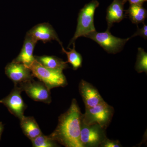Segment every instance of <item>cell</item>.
Instances as JSON below:
<instances>
[{"label":"cell","instance_id":"ac0fdd59","mask_svg":"<svg viewBox=\"0 0 147 147\" xmlns=\"http://www.w3.org/2000/svg\"><path fill=\"white\" fill-rule=\"evenodd\" d=\"M33 147H56L59 146L57 142L50 138L49 136H45L42 133L35 139L31 140Z\"/></svg>","mask_w":147,"mask_h":147},{"label":"cell","instance_id":"d6986e66","mask_svg":"<svg viewBox=\"0 0 147 147\" xmlns=\"http://www.w3.org/2000/svg\"><path fill=\"white\" fill-rule=\"evenodd\" d=\"M135 70L139 73H147V53L141 47L138 48Z\"/></svg>","mask_w":147,"mask_h":147},{"label":"cell","instance_id":"7c38bea8","mask_svg":"<svg viewBox=\"0 0 147 147\" xmlns=\"http://www.w3.org/2000/svg\"><path fill=\"white\" fill-rule=\"evenodd\" d=\"M36 43V41L26 35L20 54L12 61L28 67L35 60L33 52Z\"/></svg>","mask_w":147,"mask_h":147},{"label":"cell","instance_id":"9a60e30c","mask_svg":"<svg viewBox=\"0 0 147 147\" xmlns=\"http://www.w3.org/2000/svg\"><path fill=\"white\" fill-rule=\"evenodd\" d=\"M35 59L43 66L50 69L63 71L68 68V65L66 61L55 56H34Z\"/></svg>","mask_w":147,"mask_h":147},{"label":"cell","instance_id":"2e32d148","mask_svg":"<svg viewBox=\"0 0 147 147\" xmlns=\"http://www.w3.org/2000/svg\"><path fill=\"white\" fill-rule=\"evenodd\" d=\"M125 14L128 16L133 24L138 26L140 23H144L147 18V10L142 5L130 4L128 9L125 11Z\"/></svg>","mask_w":147,"mask_h":147},{"label":"cell","instance_id":"30bf717a","mask_svg":"<svg viewBox=\"0 0 147 147\" xmlns=\"http://www.w3.org/2000/svg\"><path fill=\"white\" fill-rule=\"evenodd\" d=\"M26 35L37 42L38 40H41L45 43L52 40H56L61 45H62L55 30L48 23L38 24L29 30Z\"/></svg>","mask_w":147,"mask_h":147},{"label":"cell","instance_id":"5b68a950","mask_svg":"<svg viewBox=\"0 0 147 147\" xmlns=\"http://www.w3.org/2000/svg\"><path fill=\"white\" fill-rule=\"evenodd\" d=\"M110 29L107 28L104 32H98L96 31L92 32L86 36L94 40L98 44L110 54H116L120 52L126 42L129 40V38L123 39L114 36L110 31Z\"/></svg>","mask_w":147,"mask_h":147},{"label":"cell","instance_id":"8992f818","mask_svg":"<svg viewBox=\"0 0 147 147\" xmlns=\"http://www.w3.org/2000/svg\"><path fill=\"white\" fill-rule=\"evenodd\" d=\"M106 129L98 124L87 125L82 122L80 141L83 147H100L107 138Z\"/></svg>","mask_w":147,"mask_h":147},{"label":"cell","instance_id":"8fae6325","mask_svg":"<svg viewBox=\"0 0 147 147\" xmlns=\"http://www.w3.org/2000/svg\"><path fill=\"white\" fill-rule=\"evenodd\" d=\"M79 91L86 108L94 107L104 101L98 90L85 80H81L79 83Z\"/></svg>","mask_w":147,"mask_h":147},{"label":"cell","instance_id":"4fadbf2b","mask_svg":"<svg viewBox=\"0 0 147 147\" xmlns=\"http://www.w3.org/2000/svg\"><path fill=\"white\" fill-rule=\"evenodd\" d=\"M125 3L123 0H113L107 9L106 20L108 24V28L113 26L115 23H119L126 16L124 13V5Z\"/></svg>","mask_w":147,"mask_h":147},{"label":"cell","instance_id":"3957f363","mask_svg":"<svg viewBox=\"0 0 147 147\" xmlns=\"http://www.w3.org/2000/svg\"><path fill=\"white\" fill-rule=\"evenodd\" d=\"M28 67L30 69L34 77L44 83L49 90L64 87L67 85L66 78L62 71L47 68L36 60Z\"/></svg>","mask_w":147,"mask_h":147},{"label":"cell","instance_id":"cb8c5ba5","mask_svg":"<svg viewBox=\"0 0 147 147\" xmlns=\"http://www.w3.org/2000/svg\"><path fill=\"white\" fill-rule=\"evenodd\" d=\"M1 100H0V103H1Z\"/></svg>","mask_w":147,"mask_h":147},{"label":"cell","instance_id":"ba28073f","mask_svg":"<svg viewBox=\"0 0 147 147\" xmlns=\"http://www.w3.org/2000/svg\"><path fill=\"white\" fill-rule=\"evenodd\" d=\"M22 91L18 85L14 84V88L10 93L1 100V103L5 105L11 114L20 120L24 117V111L27 108L21 97Z\"/></svg>","mask_w":147,"mask_h":147},{"label":"cell","instance_id":"7402d4cb","mask_svg":"<svg viewBox=\"0 0 147 147\" xmlns=\"http://www.w3.org/2000/svg\"><path fill=\"white\" fill-rule=\"evenodd\" d=\"M147 0H123L124 2L125 3L128 1L130 4L139 5H143V3L147 1Z\"/></svg>","mask_w":147,"mask_h":147},{"label":"cell","instance_id":"9c48e42d","mask_svg":"<svg viewBox=\"0 0 147 147\" xmlns=\"http://www.w3.org/2000/svg\"><path fill=\"white\" fill-rule=\"evenodd\" d=\"M5 73L16 85L33 79L34 76L30 69L23 64L13 61L5 67Z\"/></svg>","mask_w":147,"mask_h":147},{"label":"cell","instance_id":"ffe728a7","mask_svg":"<svg viewBox=\"0 0 147 147\" xmlns=\"http://www.w3.org/2000/svg\"><path fill=\"white\" fill-rule=\"evenodd\" d=\"M100 147H122L118 140H112L108 138L104 140L100 144Z\"/></svg>","mask_w":147,"mask_h":147},{"label":"cell","instance_id":"6da1fadb","mask_svg":"<svg viewBox=\"0 0 147 147\" xmlns=\"http://www.w3.org/2000/svg\"><path fill=\"white\" fill-rule=\"evenodd\" d=\"M82 116L74 98L68 110L59 117L57 126L49 137L66 147H83L80 141Z\"/></svg>","mask_w":147,"mask_h":147},{"label":"cell","instance_id":"e0dca14e","mask_svg":"<svg viewBox=\"0 0 147 147\" xmlns=\"http://www.w3.org/2000/svg\"><path fill=\"white\" fill-rule=\"evenodd\" d=\"M73 47L72 49L67 48L70 50L69 51H67L64 48L62 45H61L62 47V50L63 53H65L67 56V61H66L67 63L71 64L73 67L74 70H77L78 68L82 67L83 58L82 55L80 53L76 52L75 50V42L73 43Z\"/></svg>","mask_w":147,"mask_h":147},{"label":"cell","instance_id":"7a4b0ae2","mask_svg":"<svg viewBox=\"0 0 147 147\" xmlns=\"http://www.w3.org/2000/svg\"><path fill=\"white\" fill-rule=\"evenodd\" d=\"M99 5L98 1L93 0L86 4L80 10L77 19L76 32L67 48L75 42L78 38L86 37L89 34L96 31L94 25V15L96 9Z\"/></svg>","mask_w":147,"mask_h":147},{"label":"cell","instance_id":"277c9868","mask_svg":"<svg viewBox=\"0 0 147 147\" xmlns=\"http://www.w3.org/2000/svg\"><path fill=\"white\" fill-rule=\"evenodd\" d=\"M114 108L105 101L94 107L86 108L82 121L87 125L98 124L106 129L114 115Z\"/></svg>","mask_w":147,"mask_h":147},{"label":"cell","instance_id":"603a6c76","mask_svg":"<svg viewBox=\"0 0 147 147\" xmlns=\"http://www.w3.org/2000/svg\"><path fill=\"white\" fill-rule=\"evenodd\" d=\"M3 130V125L1 122H0V140H1V136Z\"/></svg>","mask_w":147,"mask_h":147},{"label":"cell","instance_id":"44dd1931","mask_svg":"<svg viewBox=\"0 0 147 147\" xmlns=\"http://www.w3.org/2000/svg\"><path fill=\"white\" fill-rule=\"evenodd\" d=\"M143 24H144V26L141 28H139V27L137 26V32L133 35L131 36L130 38H129V39L134 37L137 36H139L144 38L145 39H147V26L144 23H143Z\"/></svg>","mask_w":147,"mask_h":147},{"label":"cell","instance_id":"5bb4252c","mask_svg":"<svg viewBox=\"0 0 147 147\" xmlns=\"http://www.w3.org/2000/svg\"><path fill=\"white\" fill-rule=\"evenodd\" d=\"M20 125L24 134L30 140L42 133L38 124L33 117L24 116L20 120Z\"/></svg>","mask_w":147,"mask_h":147},{"label":"cell","instance_id":"52a82bcc","mask_svg":"<svg viewBox=\"0 0 147 147\" xmlns=\"http://www.w3.org/2000/svg\"><path fill=\"white\" fill-rule=\"evenodd\" d=\"M22 91L34 101L50 104L52 101L50 90L44 83L33 79L19 84Z\"/></svg>","mask_w":147,"mask_h":147}]
</instances>
